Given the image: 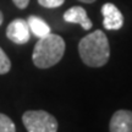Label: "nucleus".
Segmentation results:
<instances>
[{"instance_id": "9b49d317", "label": "nucleus", "mask_w": 132, "mask_h": 132, "mask_svg": "<svg viewBox=\"0 0 132 132\" xmlns=\"http://www.w3.org/2000/svg\"><path fill=\"white\" fill-rule=\"evenodd\" d=\"M65 0H38L39 5H42L44 7H49V9H53V7H59L64 4Z\"/></svg>"}, {"instance_id": "423d86ee", "label": "nucleus", "mask_w": 132, "mask_h": 132, "mask_svg": "<svg viewBox=\"0 0 132 132\" xmlns=\"http://www.w3.org/2000/svg\"><path fill=\"white\" fill-rule=\"evenodd\" d=\"M110 132H132V111L118 110L115 111L109 123Z\"/></svg>"}, {"instance_id": "ddd939ff", "label": "nucleus", "mask_w": 132, "mask_h": 132, "mask_svg": "<svg viewBox=\"0 0 132 132\" xmlns=\"http://www.w3.org/2000/svg\"><path fill=\"white\" fill-rule=\"evenodd\" d=\"M82 3H86V4H90V3H94L95 0H80Z\"/></svg>"}, {"instance_id": "f8f14e48", "label": "nucleus", "mask_w": 132, "mask_h": 132, "mask_svg": "<svg viewBox=\"0 0 132 132\" xmlns=\"http://www.w3.org/2000/svg\"><path fill=\"white\" fill-rule=\"evenodd\" d=\"M12 1L19 9H26L29 3V0H12Z\"/></svg>"}, {"instance_id": "7ed1b4c3", "label": "nucleus", "mask_w": 132, "mask_h": 132, "mask_svg": "<svg viewBox=\"0 0 132 132\" xmlns=\"http://www.w3.org/2000/svg\"><path fill=\"white\" fill-rule=\"evenodd\" d=\"M22 122L28 132H56L57 121L44 110H28L22 116Z\"/></svg>"}, {"instance_id": "f03ea898", "label": "nucleus", "mask_w": 132, "mask_h": 132, "mask_svg": "<svg viewBox=\"0 0 132 132\" xmlns=\"http://www.w3.org/2000/svg\"><path fill=\"white\" fill-rule=\"evenodd\" d=\"M65 53V40L57 34L49 33L39 38L33 49L32 60L39 69H48L60 61Z\"/></svg>"}, {"instance_id": "20e7f679", "label": "nucleus", "mask_w": 132, "mask_h": 132, "mask_svg": "<svg viewBox=\"0 0 132 132\" xmlns=\"http://www.w3.org/2000/svg\"><path fill=\"white\" fill-rule=\"evenodd\" d=\"M6 36L16 44H26L31 38V29L28 22L23 19H16L10 22L6 28Z\"/></svg>"}, {"instance_id": "1a4fd4ad", "label": "nucleus", "mask_w": 132, "mask_h": 132, "mask_svg": "<svg viewBox=\"0 0 132 132\" xmlns=\"http://www.w3.org/2000/svg\"><path fill=\"white\" fill-rule=\"evenodd\" d=\"M0 132H16L14 121L9 116L1 113H0Z\"/></svg>"}, {"instance_id": "9d476101", "label": "nucleus", "mask_w": 132, "mask_h": 132, "mask_svg": "<svg viewBox=\"0 0 132 132\" xmlns=\"http://www.w3.org/2000/svg\"><path fill=\"white\" fill-rule=\"evenodd\" d=\"M11 69V61L5 54V52L0 48V75L7 73Z\"/></svg>"}, {"instance_id": "0eeeda50", "label": "nucleus", "mask_w": 132, "mask_h": 132, "mask_svg": "<svg viewBox=\"0 0 132 132\" xmlns=\"http://www.w3.org/2000/svg\"><path fill=\"white\" fill-rule=\"evenodd\" d=\"M64 20L69 23H77L81 24V27L86 31L92 28V21L88 19L87 16V12L83 7L81 6H73L66 11L64 14Z\"/></svg>"}, {"instance_id": "f257e3e1", "label": "nucleus", "mask_w": 132, "mask_h": 132, "mask_svg": "<svg viewBox=\"0 0 132 132\" xmlns=\"http://www.w3.org/2000/svg\"><path fill=\"white\" fill-rule=\"evenodd\" d=\"M78 53L87 66H104L110 57V47L105 33L98 29L83 37L78 43Z\"/></svg>"}, {"instance_id": "4468645a", "label": "nucleus", "mask_w": 132, "mask_h": 132, "mask_svg": "<svg viewBox=\"0 0 132 132\" xmlns=\"http://www.w3.org/2000/svg\"><path fill=\"white\" fill-rule=\"evenodd\" d=\"M3 20H4V17H3V14H1V11H0V24L3 23Z\"/></svg>"}, {"instance_id": "6e6552de", "label": "nucleus", "mask_w": 132, "mask_h": 132, "mask_svg": "<svg viewBox=\"0 0 132 132\" xmlns=\"http://www.w3.org/2000/svg\"><path fill=\"white\" fill-rule=\"evenodd\" d=\"M27 22L29 24V29L31 32L38 38H43L48 36L50 32V27L48 26V23L43 19L38 17V16H29Z\"/></svg>"}, {"instance_id": "39448f33", "label": "nucleus", "mask_w": 132, "mask_h": 132, "mask_svg": "<svg viewBox=\"0 0 132 132\" xmlns=\"http://www.w3.org/2000/svg\"><path fill=\"white\" fill-rule=\"evenodd\" d=\"M102 14H103V24L104 28L108 31H118L122 27L123 16L120 10L111 3H106L102 6Z\"/></svg>"}]
</instances>
